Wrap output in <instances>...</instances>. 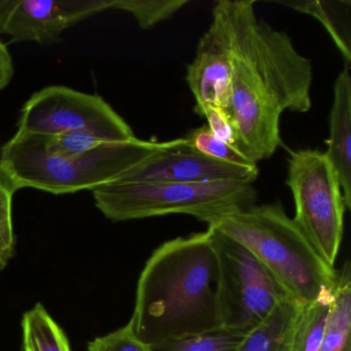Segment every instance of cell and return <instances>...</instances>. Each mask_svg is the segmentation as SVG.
Returning <instances> with one entry per match:
<instances>
[{
	"mask_svg": "<svg viewBox=\"0 0 351 351\" xmlns=\"http://www.w3.org/2000/svg\"><path fill=\"white\" fill-rule=\"evenodd\" d=\"M334 289H324L314 301L302 305L293 330L291 351H320Z\"/></svg>",
	"mask_w": 351,
	"mask_h": 351,
	"instance_id": "17",
	"label": "cell"
},
{
	"mask_svg": "<svg viewBox=\"0 0 351 351\" xmlns=\"http://www.w3.org/2000/svg\"><path fill=\"white\" fill-rule=\"evenodd\" d=\"M238 1L219 0L213 21L199 40L196 56L186 67V80L196 99L194 110L213 106L231 117L234 46Z\"/></svg>",
	"mask_w": 351,
	"mask_h": 351,
	"instance_id": "9",
	"label": "cell"
},
{
	"mask_svg": "<svg viewBox=\"0 0 351 351\" xmlns=\"http://www.w3.org/2000/svg\"><path fill=\"white\" fill-rule=\"evenodd\" d=\"M17 127L20 132L30 134L87 131L117 143L136 138L104 98L64 86H50L32 94L20 110Z\"/></svg>",
	"mask_w": 351,
	"mask_h": 351,
	"instance_id": "8",
	"label": "cell"
},
{
	"mask_svg": "<svg viewBox=\"0 0 351 351\" xmlns=\"http://www.w3.org/2000/svg\"><path fill=\"white\" fill-rule=\"evenodd\" d=\"M128 324L147 346L223 330L210 230L174 238L154 250L139 276Z\"/></svg>",
	"mask_w": 351,
	"mask_h": 351,
	"instance_id": "2",
	"label": "cell"
},
{
	"mask_svg": "<svg viewBox=\"0 0 351 351\" xmlns=\"http://www.w3.org/2000/svg\"><path fill=\"white\" fill-rule=\"evenodd\" d=\"M246 335L219 330L149 346V351H236Z\"/></svg>",
	"mask_w": 351,
	"mask_h": 351,
	"instance_id": "19",
	"label": "cell"
},
{
	"mask_svg": "<svg viewBox=\"0 0 351 351\" xmlns=\"http://www.w3.org/2000/svg\"><path fill=\"white\" fill-rule=\"evenodd\" d=\"M207 226L245 246L302 305L336 285L338 271L322 260L279 203L254 205Z\"/></svg>",
	"mask_w": 351,
	"mask_h": 351,
	"instance_id": "3",
	"label": "cell"
},
{
	"mask_svg": "<svg viewBox=\"0 0 351 351\" xmlns=\"http://www.w3.org/2000/svg\"><path fill=\"white\" fill-rule=\"evenodd\" d=\"M351 267L338 271L320 351H351Z\"/></svg>",
	"mask_w": 351,
	"mask_h": 351,
	"instance_id": "14",
	"label": "cell"
},
{
	"mask_svg": "<svg viewBox=\"0 0 351 351\" xmlns=\"http://www.w3.org/2000/svg\"><path fill=\"white\" fill-rule=\"evenodd\" d=\"M88 351H149V346L136 338L128 324L88 344Z\"/></svg>",
	"mask_w": 351,
	"mask_h": 351,
	"instance_id": "23",
	"label": "cell"
},
{
	"mask_svg": "<svg viewBox=\"0 0 351 351\" xmlns=\"http://www.w3.org/2000/svg\"><path fill=\"white\" fill-rule=\"evenodd\" d=\"M195 112L206 119L208 123L207 127L217 138L241 152L239 135L229 114L213 106H205L200 110H195Z\"/></svg>",
	"mask_w": 351,
	"mask_h": 351,
	"instance_id": "24",
	"label": "cell"
},
{
	"mask_svg": "<svg viewBox=\"0 0 351 351\" xmlns=\"http://www.w3.org/2000/svg\"><path fill=\"white\" fill-rule=\"evenodd\" d=\"M112 0H1L0 34L13 43L55 44L80 22L112 10Z\"/></svg>",
	"mask_w": 351,
	"mask_h": 351,
	"instance_id": "10",
	"label": "cell"
},
{
	"mask_svg": "<svg viewBox=\"0 0 351 351\" xmlns=\"http://www.w3.org/2000/svg\"><path fill=\"white\" fill-rule=\"evenodd\" d=\"M40 136L49 153L63 156V157L84 155L104 145L117 143L100 136L96 133L87 132V131L62 133L57 135H40Z\"/></svg>",
	"mask_w": 351,
	"mask_h": 351,
	"instance_id": "22",
	"label": "cell"
},
{
	"mask_svg": "<svg viewBox=\"0 0 351 351\" xmlns=\"http://www.w3.org/2000/svg\"><path fill=\"white\" fill-rule=\"evenodd\" d=\"M326 156L336 171L347 209L351 208V77L345 67L335 82Z\"/></svg>",
	"mask_w": 351,
	"mask_h": 351,
	"instance_id": "12",
	"label": "cell"
},
{
	"mask_svg": "<svg viewBox=\"0 0 351 351\" xmlns=\"http://www.w3.org/2000/svg\"><path fill=\"white\" fill-rule=\"evenodd\" d=\"M162 143L134 138L110 143L80 156L49 153L40 135L17 131L0 149L3 162L20 190L51 194L93 191L114 182L160 149Z\"/></svg>",
	"mask_w": 351,
	"mask_h": 351,
	"instance_id": "4",
	"label": "cell"
},
{
	"mask_svg": "<svg viewBox=\"0 0 351 351\" xmlns=\"http://www.w3.org/2000/svg\"><path fill=\"white\" fill-rule=\"evenodd\" d=\"M22 351H71L69 338L43 304L23 314Z\"/></svg>",
	"mask_w": 351,
	"mask_h": 351,
	"instance_id": "15",
	"label": "cell"
},
{
	"mask_svg": "<svg viewBox=\"0 0 351 351\" xmlns=\"http://www.w3.org/2000/svg\"><path fill=\"white\" fill-rule=\"evenodd\" d=\"M19 190L13 176L0 161V270L9 265L15 254L13 200Z\"/></svg>",
	"mask_w": 351,
	"mask_h": 351,
	"instance_id": "18",
	"label": "cell"
},
{
	"mask_svg": "<svg viewBox=\"0 0 351 351\" xmlns=\"http://www.w3.org/2000/svg\"><path fill=\"white\" fill-rule=\"evenodd\" d=\"M219 263V307L223 330L247 335L289 298L245 246L208 227Z\"/></svg>",
	"mask_w": 351,
	"mask_h": 351,
	"instance_id": "7",
	"label": "cell"
},
{
	"mask_svg": "<svg viewBox=\"0 0 351 351\" xmlns=\"http://www.w3.org/2000/svg\"><path fill=\"white\" fill-rule=\"evenodd\" d=\"M188 0H112V10L127 12L143 29H149L170 19Z\"/></svg>",
	"mask_w": 351,
	"mask_h": 351,
	"instance_id": "20",
	"label": "cell"
},
{
	"mask_svg": "<svg viewBox=\"0 0 351 351\" xmlns=\"http://www.w3.org/2000/svg\"><path fill=\"white\" fill-rule=\"evenodd\" d=\"M184 139L195 151L215 161L233 164V165L246 166V167H254L258 165L250 161L241 152L217 138L209 130L207 125L193 129L184 136Z\"/></svg>",
	"mask_w": 351,
	"mask_h": 351,
	"instance_id": "21",
	"label": "cell"
},
{
	"mask_svg": "<svg viewBox=\"0 0 351 351\" xmlns=\"http://www.w3.org/2000/svg\"><path fill=\"white\" fill-rule=\"evenodd\" d=\"M347 1H291L285 5L295 11L312 16L326 28L328 34L336 44L347 64L351 63L350 26L349 11L350 5L344 8Z\"/></svg>",
	"mask_w": 351,
	"mask_h": 351,
	"instance_id": "16",
	"label": "cell"
},
{
	"mask_svg": "<svg viewBox=\"0 0 351 351\" xmlns=\"http://www.w3.org/2000/svg\"><path fill=\"white\" fill-rule=\"evenodd\" d=\"M302 304L287 298L244 337L236 351H291V339Z\"/></svg>",
	"mask_w": 351,
	"mask_h": 351,
	"instance_id": "13",
	"label": "cell"
},
{
	"mask_svg": "<svg viewBox=\"0 0 351 351\" xmlns=\"http://www.w3.org/2000/svg\"><path fill=\"white\" fill-rule=\"evenodd\" d=\"M15 73L13 58L7 45L0 40V92L11 84Z\"/></svg>",
	"mask_w": 351,
	"mask_h": 351,
	"instance_id": "25",
	"label": "cell"
},
{
	"mask_svg": "<svg viewBox=\"0 0 351 351\" xmlns=\"http://www.w3.org/2000/svg\"><path fill=\"white\" fill-rule=\"evenodd\" d=\"M312 77L311 61L287 34L258 20L252 0L238 1L231 118L250 161L269 159L278 149L285 110L309 112Z\"/></svg>",
	"mask_w": 351,
	"mask_h": 351,
	"instance_id": "1",
	"label": "cell"
},
{
	"mask_svg": "<svg viewBox=\"0 0 351 351\" xmlns=\"http://www.w3.org/2000/svg\"><path fill=\"white\" fill-rule=\"evenodd\" d=\"M96 207L114 221L186 215L209 223L254 206L256 191L241 182H108L92 191Z\"/></svg>",
	"mask_w": 351,
	"mask_h": 351,
	"instance_id": "5",
	"label": "cell"
},
{
	"mask_svg": "<svg viewBox=\"0 0 351 351\" xmlns=\"http://www.w3.org/2000/svg\"><path fill=\"white\" fill-rule=\"evenodd\" d=\"M258 176V166L246 167L215 161L195 151L184 137L162 143L158 151L114 182L254 184Z\"/></svg>",
	"mask_w": 351,
	"mask_h": 351,
	"instance_id": "11",
	"label": "cell"
},
{
	"mask_svg": "<svg viewBox=\"0 0 351 351\" xmlns=\"http://www.w3.org/2000/svg\"><path fill=\"white\" fill-rule=\"evenodd\" d=\"M287 184L295 201L293 221L322 260L334 267L347 207L338 176L326 154L317 149L291 152Z\"/></svg>",
	"mask_w": 351,
	"mask_h": 351,
	"instance_id": "6",
	"label": "cell"
}]
</instances>
